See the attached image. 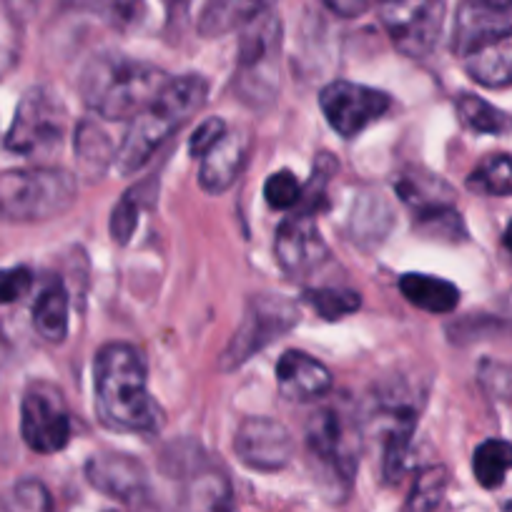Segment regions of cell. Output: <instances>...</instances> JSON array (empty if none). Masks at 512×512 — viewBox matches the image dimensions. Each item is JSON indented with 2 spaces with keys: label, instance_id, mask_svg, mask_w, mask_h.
Segmentation results:
<instances>
[{
  "label": "cell",
  "instance_id": "1",
  "mask_svg": "<svg viewBox=\"0 0 512 512\" xmlns=\"http://www.w3.org/2000/svg\"><path fill=\"white\" fill-rule=\"evenodd\" d=\"M149 372L144 354L126 342L103 344L93 359V392L96 415L108 430L159 432L161 407L149 392Z\"/></svg>",
  "mask_w": 512,
  "mask_h": 512
},
{
  "label": "cell",
  "instance_id": "2",
  "mask_svg": "<svg viewBox=\"0 0 512 512\" xmlns=\"http://www.w3.org/2000/svg\"><path fill=\"white\" fill-rule=\"evenodd\" d=\"M209 96V83L196 73L169 78L164 91L156 96L149 108L131 118L123 144L116 151V169L121 174H136L151 161V156L171 139V136L189 121L194 113L204 108Z\"/></svg>",
  "mask_w": 512,
  "mask_h": 512
},
{
  "label": "cell",
  "instance_id": "3",
  "mask_svg": "<svg viewBox=\"0 0 512 512\" xmlns=\"http://www.w3.org/2000/svg\"><path fill=\"white\" fill-rule=\"evenodd\" d=\"M169 83L161 68L146 61L106 53L93 58L81 76V96L88 111L108 121H131L156 101Z\"/></svg>",
  "mask_w": 512,
  "mask_h": 512
},
{
  "label": "cell",
  "instance_id": "4",
  "mask_svg": "<svg viewBox=\"0 0 512 512\" xmlns=\"http://www.w3.org/2000/svg\"><path fill=\"white\" fill-rule=\"evenodd\" d=\"M76 176L58 166L0 171V221L38 224L66 214L76 204Z\"/></svg>",
  "mask_w": 512,
  "mask_h": 512
},
{
  "label": "cell",
  "instance_id": "5",
  "mask_svg": "<svg viewBox=\"0 0 512 512\" xmlns=\"http://www.w3.org/2000/svg\"><path fill=\"white\" fill-rule=\"evenodd\" d=\"M279 53H282V21L267 11L241 28L236 58V96L251 108L272 106L279 91Z\"/></svg>",
  "mask_w": 512,
  "mask_h": 512
},
{
  "label": "cell",
  "instance_id": "6",
  "mask_svg": "<svg viewBox=\"0 0 512 512\" xmlns=\"http://www.w3.org/2000/svg\"><path fill=\"white\" fill-rule=\"evenodd\" d=\"M68 111L51 88H28L18 101L16 116L3 146L18 156H43L61 149L66 139Z\"/></svg>",
  "mask_w": 512,
  "mask_h": 512
},
{
  "label": "cell",
  "instance_id": "7",
  "mask_svg": "<svg viewBox=\"0 0 512 512\" xmlns=\"http://www.w3.org/2000/svg\"><path fill=\"white\" fill-rule=\"evenodd\" d=\"M359 427L357 417L347 410V402L324 405L309 417L307 447L319 467L332 475L334 482L349 485L359 465Z\"/></svg>",
  "mask_w": 512,
  "mask_h": 512
},
{
  "label": "cell",
  "instance_id": "8",
  "mask_svg": "<svg viewBox=\"0 0 512 512\" xmlns=\"http://www.w3.org/2000/svg\"><path fill=\"white\" fill-rule=\"evenodd\" d=\"M297 324V304L282 297H269V294L254 297L246 307L239 329H236L231 342L226 344L224 354H221V372H234V369L244 367L254 354L282 339Z\"/></svg>",
  "mask_w": 512,
  "mask_h": 512
},
{
  "label": "cell",
  "instance_id": "9",
  "mask_svg": "<svg viewBox=\"0 0 512 512\" xmlns=\"http://www.w3.org/2000/svg\"><path fill=\"white\" fill-rule=\"evenodd\" d=\"M379 23L400 53L425 58L445 26V0H379Z\"/></svg>",
  "mask_w": 512,
  "mask_h": 512
},
{
  "label": "cell",
  "instance_id": "10",
  "mask_svg": "<svg viewBox=\"0 0 512 512\" xmlns=\"http://www.w3.org/2000/svg\"><path fill=\"white\" fill-rule=\"evenodd\" d=\"M23 442L38 455H56L71 442V415L61 392L51 384H33L21 402Z\"/></svg>",
  "mask_w": 512,
  "mask_h": 512
},
{
  "label": "cell",
  "instance_id": "11",
  "mask_svg": "<svg viewBox=\"0 0 512 512\" xmlns=\"http://www.w3.org/2000/svg\"><path fill=\"white\" fill-rule=\"evenodd\" d=\"M319 106L329 126L342 139H354L390 111L392 101L377 88L352 81H332L319 93Z\"/></svg>",
  "mask_w": 512,
  "mask_h": 512
},
{
  "label": "cell",
  "instance_id": "12",
  "mask_svg": "<svg viewBox=\"0 0 512 512\" xmlns=\"http://www.w3.org/2000/svg\"><path fill=\"white\" fill-rule=\"evenodd\" d=\"M234 452L251 470L277 472L292 462L294 437L272 417H246L236 430Z\"/></svg>",
  "mask_w": 512,
  "mask_h": 512
},
{
  "label": "cell",
  "instance_id": "13",
  "mask_svg": "<svg viewBox=\"0 0 512 512\" xmlns=\"http://www.w3.org/2000/svg\"><path fill=\"white\" fill-rule=\"evenodd\" d=\"M317 216L292 211L289 219L282 221L274 239V254L279 267L294 279H302L322 267L329 259V246L317 229Z\"/></svg>",
  "mask_w": 512,
  "mask_h": 512
},
{
  "label": "cell",
  "instance_id": "14",
  "mask_svg": "<svg viewBox=\"0 0 512 512\" xmlns=\"http://www.w3.org/2000/svg\"><path fill=\"white\" fill-rule=\"evenodd\" d=\"M86 477L98 492L121 502H139L149 492V472L136 457L101 452L86 462Z\"/></svg>",
  "mask_w": 512,
  "mask_h": 512
},
{
  "label": "cell",
  "instance_id": "15",
  "mask_svg": "<svg viewBox=\"0 0 512 512\" xmlns=\"http://www.w3.org/2000/svg\"><path fill=\"white\" fill-rule=\"evenodd\" d=\"M277 382L284 397L297 402L322 400L334 387L332 372L312 354L289 349L277 362Z\"/></svg>",
  "mask_w": 512,
  "mask_h": 512
},
{
  "label": "cell",
  "instance_id": "16",
  "mask_svg": "<svg viewBox=\"0 0 512 512\" xmlns=\"http://www.w3.org/2000/svg\"><path fill=\"white\" fill-rule=\"evenodd\" d=\"M246 159H249V136L241 131H226L224 139L201 156V189L214 196L229 191L239 181Z\"/></svg>",
  "mask_w": 512,
  "mask_h": 512
},
{
  "label": "cell",
  "instance_id": "17",
  "mask_svg": "<svg viewBox=\"0 0 512 512\" xmlns=\"http://www.w3.org/2000/svg\"><path fill=\"white\" fill-rule=\"evenodd\" d=\"M465 68L485 88L512 86V28L495 33L465 53Z\"/></svg>",
  "mask_w": 512,
  "mask_h": 512
},
{
  "label": "cell",
  "instance_id": "18",
  "mask_svg": "<svg viewBox=\"0 0 512 512\" xmlns=\"http://www.w3.org/2000/svg\"><path fill=\"white\" fill-rule=\"evenodd\" d=\"M390 420V430L384 437V480L400 482L410 467L412 437L417 430V412L410 405H392L384 412Z\"/></svg>",
  "mask_w": 512,
  "mask_h": 512
},
{
  "label": "cell",
  "instance_id": "19",
  "mask_svg": "<svg viewBox=\"0 0 512 512\" xmlns=\"http://www.w3.org/2000/svg\"><path fill=\"white\" fill-rule=\"evenodd\" d=\"M274 0H209L199 18V33L206 38H219L231 31L249 26L272 8Z\"/></svg>",
  "mask_w": 512,
  "mask_h": 512
},
{
  "label": "cell",
  "instance_id": "20",
  "mask_svg": "<svg viewBox=\"0 0 512 512\" xmlns=\"http://www.w3.org/2000/svg\"><path fill=\"white\" fill-rule=\"evenodd\" d=\"M400 292L412 307L427 314H450L460 304V289L452 282L430 274H405L400 279Z\"/></svg>",
  "mask_w": 512,
  "mask_h": 512
},
{
  "label": "cell",
  "instance_id": "21",
  "mask_svg": "<svg viewBox=\"0 0 512 512\" xmlns=\"http://www.w3.org/2000/svg\"><path fill=\"white\" fill-rule=\"evenodd\" d=\"M33 327L51 344H61L68 337V292L61 279H51L36 297Z\"/></svg>",
  "mask_w": 512,
  "mask_h": 512
},
{
  "label": "cell",
  "instance_id": "22",
  "mask_svg": "<svg viewBox=\"0 0 512 512\" xmlns=\"http://www.w3.org/2000/svg\"><path fill=\"white\" fill-rule=\"evenodd\" d=\"M184 512H239L229 480L221 472H199L186 487Z\"/></svg>",
  "mask_w": 512,
  "mask_h": 512
},
{
  "label": "cell",
  "instance_id": "23",
  "mask_svg": "<svg viewBox=\"0 0 512 512\" xmlns=\"http://www.w3.org/2000/svg\"><path fill=\"white\" fill-rule=\"evenodd\" d=\"M76 11H86L116 31L139 26L146 16V0H66Z\"/></svg>",
  "mask_w": 512,
  "mask_h": 512
},
{
  "label": "cell",
  "instance_id": "24",
  "mask_svg": "<svg viewBox=\"0 0 512 512\" xmlns=\"http://www.w3.org/2000/svg\"><path fill=\"white\" fill-rule=\"evenodd\" d=\"M512 470V442L485 440L472 455V472L485 490H495Z\"/></svg>",
  "mask_w": 512,
  "mask_h": 512
},
{
  "label": "cell",
  "instance_id": "25",
  "mask_svg": "<svg viewBox=\"0 0 512 512\" xmlns=\"http://www.w3.org/2000/svg\"><path fill=\"white\" fill-rule=\"evenodd\" d=\"M73 146H76L78 161H81V164L86 166V171H91V174H101L111 161H116V151H113L111 141H108V134L93 121L78 123Z\"/></svg>",
  "mask_w": 512,
  "mask_h": 512
},
{
  "label": "cell",
  "instance_id": "26",
  "mask_svg": "<svg viewBox=\"0 0 512 512\" xmlns=\"http://www.w3.org/2000/svg\"><path fill=\"white\" fill-rule=\"evenodd\" d=\"M151 189H154V181H141L139 186L128 189L126 194L121 196V201H118L116 209H113L111 214V239L116 241V244L126 246L128 241H131L136 224H139L141 209H144V206L149 204L151 196H154Z\"/></svg>",
  "mask_w": 512,
  "mask_h": 512
},
{
  "label": "cell",
  "instance_id": "27",
  "mask_svg": "<svg viewBox=\"0 0 512 512\" xmlns=\"http://www.w3.org/2000/svg\"><path fill=\"white\" fill-rule=\"evenodd\" d=\"M395 189L400 199L415 209V214L442 204H452V191L435 176H400L395 181Z\"/></svg>",
  "mask_w": 512,
  "mask_h": 512
},
{
  "label": "cell",
  "instance_id": "28",
  "mask_svg": "<svg viewBox=\"0 0 512 512\" xmlns=\"http://www.w3.org/2000/svg\"><path fill=\"white\" fill-rule=\"evenodd\" d=\"M447 485H450V472L442 465H430L420 470L415 477L410 497H407L405 512H435L445 497Z\"/></svg>",
  "mask_w": 512,
  "mask_h": 512
},
{
  "label": "cell",
  "instance_id": "29",
  "mask_svg": "<svg viewBox=\"0 0 512 512\" xmlns=\"http://www.w3.org/2000/svg\"><path fill=\"white\" fill-rule=\"evenodd\" d=\"M467 186L485 196H512V156L497 154L485 159L472 171Z\"/></svg>",
  "mask_w": 512,
  "mask_h": 512
},
{
  "label": "cell",
  "instance_id": "30",
  "mask_svg": "<svg viewBox=\"0 0 512 512\" xmlns=\"http://www.w3.org/2000/svg\"><path fill=\"white\" fill-rule=\"evenodd\" d=\"M457 113H460L462 123L477 134H502L507 128V116L487 103L485 98L472 96V93H462L457 98Z\"/></svg>",
  "mask_w": 512,
  "mask_h": 512
},
{
  "label": "cell",
  "instance_id": "31",
  "mask_svg": "<svg viewBox=\"0 0 512 512\" xmlns=\"http://www.w3.org/2000/svg\"><path fill=\"white\" fill-rule=\"evenodd\" d=\"M390 224H392L390 206L384 204V199H379V196H367V199L359 201V204L354 206L352 239L377 241L390 231Z\"/></svg>",
  "mask_w": 512,
  "mask_h": 512
},
{
  "label": "cell",
  "instance_id": "32",
  "mask_svg": "<svg viewBox=\"0 0 512 512\" xmlns=\"http://www.w3.org/2000/svg\"><path fill=\"white\" fill-rule=\"evenodd\" d=\"M304 302L314 309L322 319L327 322H337L344 319L347 314H354L362 307V297L357 292H349V289H309L304 294Z\"/></svg>",
  "mask_w": 512,
  "mask_h": 512
},
{
  "label": "cell",
  "instance_id": "33",
  "mask_svg": "<svg viewBox=\"0 0 512 512\" xmlns=\"http://www.w3.org/2000/svg\"><path fill=\"white\" fill-rule=\"evenodd\" d=\"M3 512H56V507H53V497L43 482L21 480L8 492Z\"/></svg>",
  "mask_w": 512,
  "mask_h": 512
},
{
  "label": "cell",
  "instance_id": "34",
  "mask_svg": "<svg viewBox=\"0 0 512 512\" xmlns=\"http://www.w3.org/2000/svg\"><path fill=\"white\" fill-rule=\"evenodd\" d=\"M417 224L425 234L430 236H450V239H462L465 236V226H462L460 214L455 211L452 204H442L435 206V209H425V211H417Z\"/></svg>",
  "mask_w": 512,
  "mask_h": 512
},
{
  "label": "cell",
  "instance_id": "35",
  "mask_svg": "<svg viewBox=\"0 0 512 512\" xmlns=\"http://www.w3.org/2000/svg\"><path fill=\"white\" fill-rule=\"evenodd\" d=\"M304 184H299L297 176L292 171H277L267 179L264 184V196H267V204L277 211H294L297 204L302 201Z\"/></svg>",
  "mask_w": 512,
  "mask_h": 512
},
{
  "label": "cell",
  "instance_id": "36",
  "mask_svg": "<svg viewBox=\"0 0 512 512\" xmlns=\"http://www.w3.org/2000/svg\"><path fill=\"white\" fill-rule=\"evenodd\" d=\"M33 272L28 267L0 269V307L16 304L31 292Z\"/></svg>",
  "mask_w": 512,
  "mask_h": 512
},
{
  "label": "cell",
  "instance_id": "37",
  "mask_svg": "<svg viewBox=\"0 0 512 512\" xmlns=\"http://www.w3.org/2000/svg\"><path fill=\"white\" fill-rule=\"evenodd\" d=\"M226 131H229V128H226L224 118H216V116L206 118V121L196 128L194 136H191L189 154L194 156V159H201V156H204L211 146H216L221 139H224Z\"/></svg>",
  "mask_w": 512,
  "mask_h": 512
},
{
  "label": "cell",
  "instance_id": "38",
  "mask_svg": "<svg viewBox=\"0 0 512 512\" xmlns=\"http://www.w3.org/2000/svg\"><path fill=\"white\" fill-rule=\"evenodd\" d=\"M480 379L482 384H485V390H490L492 395L497 397L512 395V367L485 362L480 369Z\"/></svg>",
  "mask_w": 512,
  "mask_h": 512
},
{
  "label": "cell",
  "instance_id": "39",
  "mask_svg": "<svg viewBox=\"0 0 512 512\" xmlns=\"http://www.w3.org/2000/svg\"><path fill=\"white\" fill-rule=\"evenodd\" d=\"M322 3L339 18H357L369 8V0H322Z\"/></svg>",
  "mask_w": 512,
  "mask_h": 512
},
{
  "label": "cell",
  "instance_id": "40",
  "mask_svg": "<svg viewBox=\"0 0 512 512\" xmlns=\"http://www.w3.org/2000/svg\"><path fill=\"white\" fill-rule=\"evenodd\" d=\"M475 3L492 13H500V16H510L512 13V0H475Z\"/></svg>",
  "mask_w": 512,
  "mask_h": 512
},
{
  "label": "cell",
  "instance_id": "41",
  "mask_svg": "<svg viewBox=\"0 0 512 512\" xmlns=\"http://www.w3.org/2000/svg\"><path fill=\"white\" fill-rule=\"evenodd\" d=\"M502 244H505V249L512 254V221H510V224H507L505 236H502Z\"/></svg>",
  "mask_w": 512,
  "mask_h": 512
}]
</instances>
